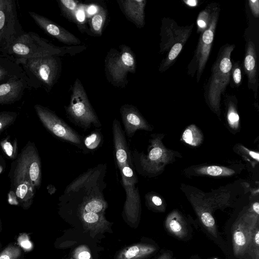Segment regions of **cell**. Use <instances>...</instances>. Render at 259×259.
Returning <instances> with one entry per match:
<instances>
[{
	"label": "cell",
	"instance_id": "30",
	"mask_svg": "<svg viewBox=\"0 0 259 259\" xmlns=\"http://www.w3.org/2000/svg\"><path fill=\"white\" fill-rule=\"evenodd\" d=\"M59 7L63 14L69 19L76 22V12L79 8L78 2L74 0H60Z\"/></svg>",
	"mask_w": 259,
	"mask_h": 259
},
{
	"label": "cell",
	"instance_id": "15",
	"mask_svg": "<svg viewBox=\"0 0 259 259\" xmlns=\"http://www.w3.org/2000/svg\"><path fill=\"white\" fill-rule=\"evenodd\" d=\"M120 113L125 135L129 138H132L137 130H152L151 126L135 106L128 104L122 105L120 108Z\"/></svg>",
	"mask_w": 259,
	"mask_h": 259
},
{
	"label": "cell",
	"instance_id": "41",
	"mask_svg": "<svg viewBox=\"0 0 259 259\" xmlns=\"http://www.w3.org/2000/svg\"><path fill=\"white\" fill-rule=\"evenodd\" d=\"M6 168V162L3 157L0 155V174L3 172Z\"/></svg>",
	"mask_w": 259,
	"mask_h": 259
},
{
	"label": "cell",
	"instance_id": "22",
	"mask_svg": "<svg viewBox=\"0 0 259 259\" xmlns=\"http://www.w3.org/2000/svg\"><path fill=\"white\" fill-rule=\"evenodd\" d=\"M157 250L152 244L140 243L127 247L119 251L115 259H144Z\"/></svg>",
	"mask_w": 259,
	"mask_h": 259
},
{
	"label": "cell",
	"instance_id": "9",
	"mask_svg": "<svg viewBox=\"0 0 259 259\" xmlns=\"http://www.w3.org/2000/svg\"><path fill=\"white\" fill-rule=\"evenodd\" d=\"M220 9L218 6L214 10L207 28L201 33L194 55L188 66V74L192 76L196 73L198 82L207 62L214 39L215 30Z\"/></svg>",
	"mask_w": 259,
	"mask_h": 259
},
{
	"label": "cell",
	"instance_id": "13",
	"mask_svg": "<svg viewBox=\"0 0 259 259\" xmlns=\"http://www.w3.org/2000/svg\"><path fill=\"white\" fill-rule=\"evenodd\" d=\"M162 24L160 51L162 54L168 51L176 43L183 40H188L193 27V24L180 27L173 20L167 18L163 19Z\"/></svg>",
	"mask_w": 259,
	"mask_h": 259
},
{
	"label": "cell",
	"instance_id": "10",
	"mask_svg": "<svg viewBox=\"0 0 259 259\" xmlns=\"http://www.w3.org/2000/svg\"><path fill=\"white\" fill-rule=\"evenodd\" d=\"M9 177L10 190L13 192L18 205L24 209H29L33 203L36 190L21 166L16 160L12 163Z\"/></svg>",
	"mask_w": 259,
	"mask_h": 259
},
{
	"label": "cell",
	"instance_id": "1",
	"mask_svg": "<svg viewBox=\"0 0 259 259\" xmlns=\"http://www.w3.org/2000/svg\"><path fill=\"white\" fill-rule=\"evenodd\" d=\"M115 162L119 170L121 184L125 192V201L122 216L131 226L138 224L141 215V205L137 177L133 168L130 151L124 131L120 126L112 128Z\"/></svg>",
	"mask_w": 259,
	"mask_h": 259
},
{
	"label": "cell",
	"instance_id": "29",
	"mask_svg": "<svg viewBox=\"0 0 259 259\" xmlns=\"http://www.w3.org/2000/svg\"><path fill=\"white\" fill-rule=\"evenodd\" d=\"M1 148L9 159L15 160L18 156L17 140L12 139L10 136H7L0 142Z\"/></svg>",
	"mask_w": 259,
	"mask_h": 259
},
{
	"label": "cell",
	"instance_id": "24",
	"mask_svg": "<svg viewBox=\"0 0 259 259\" xmlns=\"http://www.w3.org/2000/svg\"><path fill=\"white\" fill-rule=\"evenodd\" d=\"M194 208L203 226L211 235L217 238V226L210 209L205 204H195Z\"/></svg>",
	"mask_w": 259,
	"mask_h": 259
},
{
	"label": "cell",
	"instance_id": "36",
	"mask_svg": "<svg viewBox=\"0 0 259 259\" xmlns=\"http://www.w3.org/2000/svg\"><path fill=\"white\" fill-rule=\"evenodd\" d=\"M227 119L229 125L234 128L238 127L239 122V116L237 112L234 103L230 101L228 104Z\"/></svg>",
	"mask_w": 259,
	"mask_h": 259
},
{
	"label": "cell",
	"instance_id": "20",
	"mask_svg": "<svg viewBox=\"0 0 259 259\" xmlns=\"http://www.w3.org/2000/svg\"><path fill=\"white\" fill-rule=\"evenodd\" d=\"M117 2L123 13L129 20L139 28L144 26L146 1L118 0Z\"/></svg>",
	"mask_w": 259,
	"mask_h": 259
},
{
	"label": "cell",
	"instance_id": "42",
	"mask_svg": "<svg viewBox=\"0 0 259 259\" xmlns=\"http://www.w3.org/2000/svg\"><path fill=\"white\" fill-rule=\"evenodd\" d=\"M246 150L247 151H248V154L250 156H251L252 158L255 159L256 161H258L259 154L258 152L250 151L246 149Z\"/></svg>",
	"mask_w": 259,
	"mask_h": 259
},
{
	"label": "cell",
	"instance_id": "19",
	"mask_svg": "<svg viewBox=\"0 0 259 259\" xmlns=\"http://www.w3.org/2000/svg\"><path fill=\"white\" fill-rule=\"evenodd\" d=\"M20 78L28 80L16 60L7 54L0 53V84Z\"/></svg>",
	"mask_w": 259,
	"mask_h": 259
},
{
	"label": "cell",
	"instance_id": "2",
	"mask_svg": "<svg viewBox=\"0 0 259 259\" xmlns=\"http://www.w3.org/2000/svg\"><path fill=\"white\" fill-rule=\"evenodd\" d=\"M16 60L28 78L29 89L42 88L49 92L57 82L61 69L57 56Z\"/></svg>",
	"mask_w": 259,
	"mask_h": 259
},
{
	"label": "cell",
	"instance_id": "31",
	"mask_svg": "<svg viewBox=\"0 0 259 259\" xmlns=\"http://www.w3.org/2000/svg\"><path fill=\"white\" fill-rule=\"evenodd\" d=\"M106 16V10L101 8L92 17L90 24L91 30L93 33L98 35H101Z\"/></svg>",
	"mask_w": 259,
	"mask_h": 259
},
{
	"label": "cell",
	"instance_id": "14",
	"mask_svg": "<svg viewBox=\"0 0 259 259\" xmlns=\"http://www.w3.org/2000/svg\"><path fill=\"white\" fill-rule=\"evenodd\" d=\"M28 14L42 30L59 41L68 45L80 43V40L75 35L46 17L34 12L29 11Z\"/></svg>",
	"mask_w": 259,
	"mask_h": 259
},
{
	"label": "cell",
	"instance_id": "46",
	"mask_svg": "<svg viewBox=\"0 0 259 259\" xmlns=\"http://www.w3.org/2000/svg\"></svg>",
	"mask_w": 259,
	"mask_h": 259
},
{
	"label": "cell",
	"instance_id": "37",
	"mask_svg": "<svg viewBox=\"0 0 259 259\" xmlns=\"http://www.w3.org/2000/svg\"><path fill=\"white\" fill-rule=\"evenodd\" d=\"M72 256L74 259H93L90 250L85 245H80L75 248Z\"/></svg>",
	"mask_w": 259,
	"mask_h": 259
},
{
	"label": "cell",
	"instance_id": "21",
	"mask_svg": "<svg viewBox=\"0 0 259 259\" xmlns=\"http://www.w3.org/2000/svg\"><path fill=\"white\" fill-rule=\"evenodd\" d=\"M256 51L255 45L250 40L246 44L244 68L248 79L249 89L255 93L257 88V72L256 65Z\"/></svg>",
	"mask_w": 259,
	"mask_h": 259
},
{
	"label": "cell",
	"instance_id": "25",
	"mask_svg": "<svg viewBox=\"0 0 259 259\" xmlns=\"http://www.w3.org/2000/svg\"><path fill=\"white\" fill-rule=\"evenodd\" d=\"M103 143V136L99 129L93 131L89 135L83 138V152H94L98 149Z\"/></svg>",
	"mask_w": 259,
	"mask_h": 259
},
{
	"label": "cell",
	"instance_id": "4",
	"mask_svg": "<svg viewBox=\"0 0 259 259\" xmlns=\"http://www.w3.org/2000/svg\"><path fill=\"white\" fill-rule=\"evenodd\" d=\"M56 47L34 32H24L5 52L15 59L59 56L63 53Z\"/></svg>",
	"mask_w": 259,
	"mask_h": 259
},
{
	"label": "cell",
	"instance_id": "8",
	"mask_svg": "<svg viewBox=\"0 0 259 259\" xmlns=\"http://www.w3.org/2000/svg\"><path fill=\"white\" fill-rule=\"evenodd\" d=\"M34 108L42 125L53 136L82 150L83 137L48 108L40 104H35Z\"/></svg>",
	"mask_w": 259,
	"mask_h": 259
},
{
	"label": "cell",
	"instance_id": "44",
	"mask_svg": "<svg viewBox=\"0 0 259 259\" xmlns=\"http://www.w3.org/2000/svg\"><path fill=\"white\" fill-rule=\"evenodd\" d=\"M184 2L189 7H195L198 3V1L196 0L184 1Z\"/></svg>",
	"mask_w": 259,
	"mask_h": 259
},
{
	"label": "cell",
	"instance_id": "33",
	"mask_svg": "<svg viewBox=\"0 0 259 259\" xmlns=\"http://www.w3.org/2000/svg\"><path fill=\"white\" fill-rule=\"evenodd\" d=\"M247 253L252 259H259V225L252 230Z\"/></svg>",
	"mask_w": 259,
	"mask_h": 259
},
{
	"label": "cell",
	"instance_id": "12",
	"mask_svg": "<svg viewBox=\"0 0 259 259\" xmlns=\"http://www.w3.org/2000/svg\"><path fill=\"white\" fill-rule=\"evenodd\" d=\"M151 149L147 155L143 153L139 154V165L141 169L147 173H155L161 169L162 165L165 164L170 158V153L161 144L158 139L151 140Z\"/></svg>",
	"mask_w": 259,
	"mask_h": 259
},
{
	"label": "cell",
	"instance_id": "39",
	"mask_svg": "<svg viewBox=\"0 0 259 259\" xmlns=\"http://www.w3.org/2000/svg\"><path fill=\"white\" fill-rule=\"evenodd\" d=\"M146 197L148 205L152 207H154V206L158 207L161 206L162 204V199L159 196L156 195L149 196L148 195Z\"/></svg>",
	"mask_w": 259,
	"mask_h": 259
},
{
	"label": "cell",
	"instance_id": "7",
	"mask_svg": "<svg viewBox=\"0 0 259 259\" xmlns=\"http://www.w3.org/2000/svg\"><path fill=\"white\" fill-rule=\"evenodd\" d=\"M24 32L18 17L15 0H0V53Z\"/></svg>",
	"mask_w": 259,
	"mask_h": 259
},
{
	"label": "cell",
	"instance_id": "26",
	"mask_svg": "<svg viewBox=\"0 0 259 259\" xmlns=\"http://www.w3.org/2000/svg\"><path fill=\"white\" fill-rule=\"evenodd\" d=\"M187 40L180 41L172 46L169 50L166 58L162 61L159 68V71L163 72L166 70L174 63Z\"/></svg>",
	"mask_w": 259,
	"mask_h": 259
},
{
	"label": "cell",
	"instance_id": "18",
	"mask_svg": "<svg viewBox=\"0 0 259 259\" xmlns=\"http://www.w3.org/2000/svg\"><path fill=\"white\" fill-rule=\"evenodd\" d=\"M84 230L94 237L98 234L111 231V223L108 221L104 214L93 212H77Z\"/></svg>",
	"mask_w": 259,
	"mask_h": 259
},
{
	"label": "cell",
	"instance_id": "27",
	"mask_svg": "<svg viewBox=\"0 0 259 259\" xmlns=\"http://www.w3.org/2000/svg\"><path fill=\"white\" fill-rule=\"evenodd\" d=\"M217 6L216 4H209L204 10L200 12L197 19L198 32L202 33L207 28L212 13Z\"/></svg>",
	"mask_w": 259,
	"mask_h": 259
},
{
	"label": "cell",
	"instance_id": "5",
	"mask_svg": "<svg viewBox=\"0 0 259 259\" xmlns=\"http://www.w3.org/2000/svg\"><path fill=\"white\" fill-rule=\"evenodd\" d=\"M65 110L69 120L84 130L93 126L99 128L102 126L89 102L84 89L78 78L73 84L70 103L65 107Z\"/></svg>",
	"mask_w": 259,
	"mask_h": 259
},
{
	"label": "cell",
	"instance_id": "17",
	"mask_svg": "<svg viewBox=\"0 0 259 259\" xmlns=\"http://www.w3.org/2000/svg\"><path fill=\"white\" fill-rule=\"evenodd\" d=\"M28 89V81L24 78L0 84V105L11 104L19 101Z\"/></svg>",
	"mask_w": 259,
	"mask_h": 259
},
{
	"label": "cell",
	"instance_id": "40",
	"mask_svg": "<svg viewBox=\"0 0 259 259\" xmlns=\"http://www.w3.org/2000/svg\"><path fill=\"white\" fill-rule=\"evenodd\" d=\"M248 5L253 16L258 18L259 17V1L258 0H249Z\"/></svg>",
	"mask_w": 259,
	"mask_h": 259
},
{
	"label": "cell",
	"instance_id": "34",
	"mask_svg": "<svg viewBox=\"0 0 259 259\" xmlns=\"http://www.w3.org/2000/svg\"><path fill=\"white\" fill-rule=\"evenodd\" d=\"M22 250L19 245L11 242L0 251V259H21Z\"/></svg>",
	"mask_w": 259,
	"mask_h": 259
},
{
	"label": "cell",
	"instance_id": "35",
	"mask_svg": "<svg viewBox=\"0 0 259 259\" xmlns=\"http://www.w3.org/2000/svg\"><path fill=\"white\" fill-rule=\"evenodd\" d=\"M18 116L14 111H0V133L8 128L16 121Z\"/></svg>",
	"mask_w": 259,
	"mask_h": 259
},
{
	"label": "cell",
	"instance_id": "43",
	"mask_svg": "<svg viewBox=\"0 0 259 259\" xmlns=\"http://www.w3.org/2000/svg\"><path fill=\"white\" fill-rule=\"evenodd\" d=\"M172 255L169 252H164L161 254L157 259H171Z\"/></svg>",
	"mask_w": 259,
	"mask_h": 259
},
{
	"label": "cell",
	"instance_id": "38",
	"mask_svg": "<svg viewBox=\"0 0 259 259\" xmlns=\"http://www.w3.org/2000/svg\"><path fill=\"white\" fill-rule=\"evenodd\" d=\"M231 73H232V77L234 83L237 86H239L242 79L241 71L239 65H234V67L232 68Z\"/></svg>",
	"mask_w": 259,
	"mask_h": 259
},
{
	"label": "cell",
	"instance_id": "16",
	"mask_svg": "<svg viewBox=\"0 0 259 259\" xmlns=\"http://www.w3.org/2000/svg\"><path fill=\"white\" fill-rule=\"evenodd\" d=\"M253 228L245 223L240 217L234 224L232 227V242L234 254L236 257L241 258L247 253Z\"/></svg>",
	"mask_w": 259,
	"mask_h": 259
},
{
	"label": "cell",
	"instance_id": "3",
	"mask_svg": "<svg viewBox=\"0 0 259 259\" xmlns=\"http://www.w3.org/2000/svg\"><path fill=\"white\" fill-rule=\"evenodd\" d=\"M234 48V45L228 44L220 48L206 84V100L210 107L216 111H220L221 95L230 80L232 68L231 56Z\"/></svg>",
	"mask_w": 259,
	"mask_h": 259
},
{
	"label": "cell",
	"instance_id": "6",
	"mask_svg": "<svg viewBox=\"0 0 259 259\" xmlns=\"http://www.w3.org/2000/svg\"><path fill=\"white\" fill-rule=\"evenodd\" d=\"M136 60L132 50L125 45L119 52L111 50L105 60V70L107 76L114 85L120 87L126 81L128 73H135Z\"/></svg>",
	"mask_w": 259,
	"mask_h": 259
},
{
	"label": "cell",
	"instance_id": "28",
	"mask_svg": "<svg viewBox=\"0 0 259 259\" xmlns=\"http://www.w3.org/2000/svg\"><path fill=\"white\" fill-rule=\"evenodd\" d=\"M183 140L191 146H197L202 142L203 136L199 129L194 125L188 126L182 135Z\"/></svg>",
	"mask_w": 259,
	"mask_h": 259
},
{
	"label": "cell",
	"instance_id": "32",
	"mask_svg": "<svg viewBox=\"0 0 259 259\" xmlns=\"http://www.w3.org/2000/svg\"><path fill=\"white\" fill-rule=\"evenodd\" d=\"M200 174L206 175L210 176H228L235 173L232 169L216 165L203 166L197 169Z\"/></svg>",
	"mask_w": 259,
	"mask_h": 259
},
{
	"label": "cell",
	"instance_id": "23",
	"mask_svg": "<svg viewBox=\"0 0 259 259\" xmlns=\"http://www.w3.org/2000/svg\"><path fill=\"white\" fill-rule=\"evenodd\" d=\"M165 226L169 233L177 238L183 239L188 234L187 225L177 211H173L168 215L165 220Z\"/></svg>",
	"mask_w": 259,
	"mask_h": 259
},
{
	"label": "cell",
	"instance_id": "45",
	"mask_svg": "<svg viewBox=\"0 0 259 259\" xmlns=\"http://www.w3.org/2000/svg\"><path fill=\"white\" fill-rule=\"evenodd\" d=\"M2 224L1 215H0V233L2 232ZM2 248V243H1V241L0 240V251L1 250Z\"/></svg>",
	"mask_w": 259,
	"mask_h": 259
},
{
	"label": "cell",
	"instance_id": "11",
	"mask_svg": "<svg viewBox=\"0 0 259 259\" xmlns=\"http://www.w3.org/2000/svg\"><path fill=\"white\" fill-rule=\"evenodd\" d=\"M15 160L21 166L35 189H39L41 184V163L35 144L29 141Z\"/></svg>",
	"mask_w": 259,
	"mask_h": 259
}]
</instances>
